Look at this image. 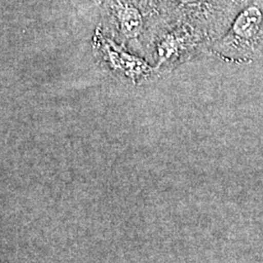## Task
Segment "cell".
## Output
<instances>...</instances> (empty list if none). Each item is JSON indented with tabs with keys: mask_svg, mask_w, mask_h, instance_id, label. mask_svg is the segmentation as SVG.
<instances>
[{
	"mask_svg": "<svg viewBox=\"0 0 263 263\" xmlns=\"http://www.w3.org/2000/svg\"><path fill=\"white\" fill-rule=\"evenodd\" d=\"M213 53L234 64L263 56V0H253L236 14L226 34L214 43Z\"/></svg>",
	"mask_w": 263,
	"mask_h": 263,
	"instance_id": "cell-1",
	"label": "cell"
},
{
	"mask_svg": "<svg viewBox=\"0 0 263 263\" xmlns=\"http://www.w3.org/2000/svg\"><path fill=\"white\" fill-rule=\"evenodd\" d=\"M207 32L179 20L177 24L161 30L154 40L156 68L170 71L197 56L207 44Z\"/></svg>",
	"mask_w": 263,
	"mask_h": 263,
	"instance_id": "cell-2",
	"label": "cell"
},
{
	"mask_svg": "<svg viewBox=\"0 0 263 263\" xmlns=\"http://www.w3.org/2000/svg\"><path fill=\"white\" fill-rule=\"evenodd\" d=\"M98 42L104 60L117 73L133 84L148 83L158 76V69L141 57L127 52L124 48L117 46L103 36L98 39Z\"/></svg>",
	"mask_w": 263,
	"mask_h": 263,
	"instance_id": "cell-3",
	"label": "cell"
},
{
	"mask_svg": "<svg viewBox=\"0 0 263 263\" xmlns=\"http://www.w3.org/2000/svg\"><path fill=\"white\" fill-rule=\"evenodd\" d=\"M173 4L181 12L186 21L188 16L191 21L203 20L205 15L214 14L217 9V0H172Z\"/></svg>",
	"mask_w": 263,
	"mask_h": 263,
	"instance_id": "cell-4",
	"label": "cell"
},
{
	"mask_svg": "<svg viewBox=\"0 0 263 263\" xmlns=\"http://www.w3.org/2000/svg\"><path fill=\"white\" fill-rule=\"evenodd\" d=\"M224 1L226 4L237 14L240 10L246 5H248L253 0H224Z\"/></svg>",
	"mask_w": 263,
	"mask_h": 263,
	"instance_id": "cell-5",
	"label": "cell"
}]
</instances>
